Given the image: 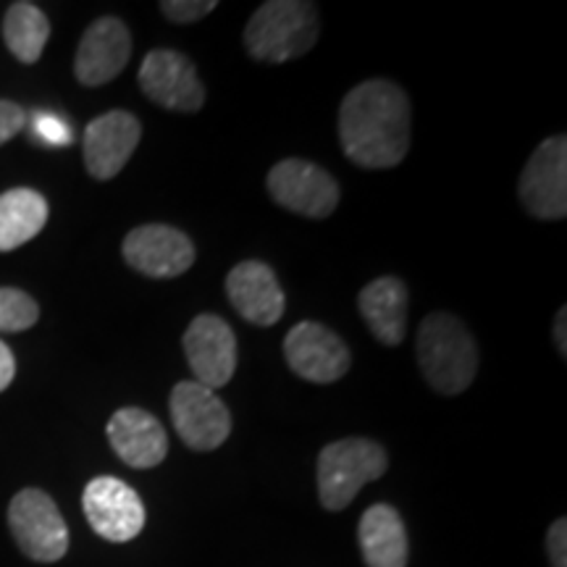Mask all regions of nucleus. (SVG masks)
Wrapping results in <instances>:
<instances>
[{
  "mask_svg": "<svg viewBox=\"0 0 567 567\" xmlns=\"http://www.w3.org/2000/svg\"><path fill=\"white\" fill-rule=\"evenodd\" d=\"M410 97L400 84L368 80L344 95L339 142L347 158L363 168H394L410 153Z\"/></svg>",
  "mask_w": 567,
  "mask_h": 567,
  "instance_id": "nucleus-1",
  "label": "nucleus"
},
{
  "mask_svg": "<svg viewBox=\"0 0 567 567\" xmlns=\"http://www.w3.org/2000/svg\"><path fill=\"white\" fill-rule=\"evenodd\" d=\"M417 365L436 394L457 396L478 373V347L467 326L450 313H431L417 326Z\"/></svg>",
  "mask_w": 567,
  "mask_h": 567,
  "instance_id": "nucleus-2",
  "label": "nucleus"
},
{
  "mask_svg": "<svg viewBox=\"0 0 567 567\" xmlns=\"http://www.w3.org/2000/svg\"><path fill=\"white\" fill-rule=\"evenodd\" d=\"M318 11L302 0H268L245 27V48L260 63H287L302 59L316 45Z\"/></svg>",
  "mask_w": 567,
  "mask_h": 567,
  "instance_id": "nucleus-3",
  "label": "nucleus"
},
{
  "mask_svg": "<svg viewBox=\"0 0 567 567\" xmlns=\"http://www.w3.org/2000/svg\"><path fill=\"white\" fill-rule=\"evenodd\" d=\"M389 467L386 450L373 439H342L323 446L318 455V496L321 505L339 513L358 496L360 488L381 478Z\"/></svg>",
  "mask_w": 567,
  "mask_h": 567,
  "instance_id": "nucleus-4",
  "label": "nucleus"
},
{
  "mask_svg": "<svg viewBox=\"0 0 567 567\" xmlns=\"http://www.w3.org/2000/svg\"><path fill=\"white\" fill-rule=\"evenodd\" d=\"M9 528L19 549L34 563H59L69 551V528L53 496L21 488L9 505Z\"/></svg>",
  "mask_w": 567,
  "mask_h": 567,
  "instance_id": "nucleus-5",
  "label": "nucleus"
},
{
  "mask_svg": "<svg viewBox=\"0 0 567 567\" xmlns=\"http://www.w3.org/2000/svg\"><path fill=\"white\" fill-rule=\"evenodd\" d=\"M268 195L276 205L305 218H329L339 205V184L321 166L305 158H284L268 172Z\"/></svg>",
  "mask_w": 567,
  "mask_h": 567,
  "instance_id": "nucleus-6",
  "label": "nucleus"
},
{
  "mask_svg": "<svg viewBox=\"0 0 567 567\" xmlns=\"http://www.w3.org/2000/svg\"><path fill=\"white\" fill-rule=\"evenodd\" d=\"M168 413L176 434L189 450L213 452L231 434V413L221 396L197 381H179L172 389Z\"/></svg>",
  "mask_w": 567,
  "mask_h": 567,
  "instance_id": "nucleus-7",
  "label": "nucleus"
},
{
  "mask_svg": "<svg viewBox=\"0 0 567 567\" xmlns=\"http://www.w3.org/2000/svg\"><path fill=\"white\" fill-rule=\"evenodd\" d=\"M523 208L542 221L567 216V140L565 134L544 140L530 155L517 182Z\"/></svg>",
  "mask_w": 567,
  "mask_h": 567,
  "instance_id": "nucleus-8",
  "label": "nucleus"
},
{
  "mask_svg": "<svg viewBox=\"0 0 567 567\" xmlns=\"http://www.w3.org/2000/svg\"><path fill=\"white\" fill-rule=\"evenodd\" d=\"M284 358L295 375L310 384H334L350 371V347L323 323L302 321L284 339Z\"/></svg>",
  "mask_w": 567,
  "mask_h": 567,
  "instance_id": "nucleus-9",
  "label": "nucleus"
},
{
  "mask_svg": "<svg viewBox=\"0 0 567 567\" xmlns=\"http://www.w3.org/2000/svg\"><path fill=\"white\" fill-rule=\"evenodd\" d=\"M82 509L90 528L105 542L126 544L145 528V505L122 478H92L82 494Z\"/></svg>",
  "mask_w": 567,
  "mask_h": 567,
  "instance_id": "nucleus-10",
  "label": "nucleus"
},
{
  "mask_svg": "<svg viewBox=\"0 0 567 567\" xmlns=\"http://www.w3.org/2000/svg\"><path fill=\"white\" fill-rule=\"evenodd\" d=\"M140 87L147 101L174 113H197L205 87L193 59L179 51H151L140 66Z\"/></svg>",
  "mask_w": 567,
  "mask_h": 567,
  "instance_id": "nucleus-11",
  "label": "nucleus"
},
{
  "mask_svg": "<svg viewBox=\"0 0 567 567\" xmlns=\"http://www.w3.org/2000/svg\"><path fill=\"white\" fill-rule=\"evenodd\" d=\"M130 268L151 279H176L195 264V245L187 234L168 224H145L132 229L122 245Z\"/></svg>",
  "mask_w": 567,
  "mask_h": 567,
  "instance_id": "nucleus-12",
  "label": "nucleus"
},
{
  "mask_svg": "<svg viewBox=\"0 0 567 567\" xmlns=\"http://www.w3.org/2000/svg\"><path fill=\"white\" fill-rule=\"evenodd\" d=\"M184 354L197 384L216 392L237 371V337L224 318L203 313L184 331Z\"/></svg>",
  "mask_w": 567,
  "mask_h": 567,
  "instance_id": "nucleus-13",
  "label": "nucleus"
},
{
  "mask_svg": "<svg viewBox=\"0 0 567 567\" xmlns=\"http://www.w3.org/2000/svg\"><path fill=\"white\" fill-rule=\"evenodd\" d=\"M142 140L140 118L130 111H109L87 124L82 137L84 168L92 179L109 182L130 163Z\"/></svg>",
  "mask_w": 567,
  "mask_h": 567,
  "instance_id": "nucleus-14",
  "label": "nucleus"
},
{
  "mask_svg": "<svg viewBox=\"0 0 567 567\" xmlns=\"http://www.w3.org/2000/svg\"><path fill=\"white\" fill-rule=\"evenodd\" d=\"M132 59V34L116 17H103L84 30L76 48L74 74L84 87H103L116 80Z\"/></svg>",
  "mask_w": 567,
  "mask_h": 567,
  "instance_id": "nucleus-15",
  "label": "nucleus"
},
{
  "mask_svg": "<svg viewBox=\"0 0 567 567\" xmlns=\"http://www.w3.org/2000/svg\"><path fill=\"white\" fill-rule=\"evenodd\" d=\"M231 308L252 326H274L287 310V297L274 268L260 260H243L226 276Z\"/></svg>",
  "mask_w": 567,
  "mask_h": 567,
  "instance_id": "nucleus-16",
  "label": "nucleus"
},
{
  "mask_svg": "<svg viewBox=\"0 0 567 567\" xmlns=\"http://www.w3.org/2000/svg\"><path fill=\"white\" fill-rule=\"evenodd\" d=\"M109 442L122 463L137 471L158 467L168 455V434L161 421L142 408H122L111 415Z\"/></svg>",
  "mask_w": 567,
  "mask_h": 567,
  "instance_id": "nucleus-17",
  "label": "nucleus"
},
{
  "mask_svg": "<svg viewBox=\"0 0 567 567\" xmlns=\"http://www.w3.org/2000/svg\"><path fill=\"white\" fill-rule=\"evenodd\" d=\"M358 308L371 334L381 344L396 347L408 334V310L410 295L408 287L394 276H381L363 287L358 297Z\"/></svg>",
  "mask_w": 567,
  "mask_h": 567,
  "instance_id": "nucleus-18",
  "label": "nucleus"
},
{
  "mask_svg": "<svg viewBox=\"0 0 567 567\" xmlns=\"http://www.w3.org/2000/svg\"><path fill=\"white\" fill-rule=\"evenodd\" d=\"M358 542L368 567H408V530L392 505L368 507L358 526Z\"/></svg>",
  "mask_w": 567,
  "mask_h": 567,
  "instance_id": "nucleus-19",
  "label": "nucleus"
},
{
  "mask_svg": "<svg viewBox=\"0 0 567 567\" xmlns=\"http://www.w3.org/2000/svg\"><path fill=\"white\" fill-rule=\"evenodd\" d=\"M48 216L51 208L38 189L17 187L0 195V252L32 243L45 229Z\"/></svg>",
  "mask_w": 567,
  "mask_h": 567,
  "instance_id": "nucleus-20",
  "label": "nucleus"
},
{
  "mask_svg": "<svg viewBox=\"0 0 567 567\" xmlns=\"http://www.w3.org/2000/svg\"><path fill=\"white\" fill-rule=\"evenodd\" d=\"M48 38H51V21H48L45 11H40L34 3H27V0L9 6L3 19V40L13 59L21 63H38L48 45Z\"/></svg>",
  "mask_w": 567,
  "mask_h": 567,
  "instance_id": "nucleus-21",
  "label": "nucleus"
},
{
  "mask_svg": "<svg viewBox=\"0 0 567 567\" xmlns=\"http://www.w3.org/2000/svg\"><path fill=\"white\" fill-rule=\"evenodd\" d=\"M40 318V305L17 287H0V334H19L32 329Z\"/></svg>",
  "mask_w": 567,
  "mask_h": 567,
  "instance_id": "nucleus-22",
  "label": "nucleus"
},
{
  "mask_svg": "<svg viewBox=\"0 0 567 567\" xmlns=\"http://www.w3.org/2000/svg\"><path fill=\"white\" fill-rule=\"evenodd\" d=\"M161 11L174 24H195L216 11V0H163Z\"/></svg>",
  "mask_w": 567,
  "mask_h": 567,
  "instance_id": "nucleus-23",
  "label": "nucleus"
},
{
  "mask_svg": "<svg viewBox=\"0 0 567 567\" xmlns=\"http://www.w3.org/2000/svg\"><path fill=\"white\" fill-rule=\"evenodd\" d=\"M27 126V111L19 103L0 101V147L11 142Z\"/></svg>",
  "mask_w": 567,
  "mask_h": 567,
  "instance_id": "nucleus-24",
  "label": "nucleus"
},
{
  "mask_svg": "<svg viewBox=\"0 0 567 567\" xmlns=\"http://www.w3.org/2000/svg\"><path fill=\"white\" fill-rule=\"evenodd\" d=\"M34 134L48 145H69L71 142V126L63 124L59 116H45V113L34 122Z\"/></svg>",
  "mask_w": 567,
  "mask_h": 567,
  "instance_id": "nucleus-25",
  "label": "nucleus"
},
{
  "mask_svg": "<svg viewBox=\"0 0 567 567\" xmlns=\"http://www.w3.org/2000/svg\"><path fill=\"white\" fill-rule=\"evenodd\" d=\"M567 520L559 517V520L551 523L549 536H547V551L551 567H567Z\"/></svg>",
  "mask_w": 567,
  "mask_h": 567,
  "instance_id": "nucleus-26",
  "label": "nucleus"
},
{
  "mask_svg": "<svg viewBox=\"0 0 567 567\" xmlns=\"http://www.w3.org/2000/svg\"><path fill=\"white\" fill-rule=\"evenodd\" d=\"M13 375H17V358H13L11 347L0 342V392H6L11 386Z\"/></svg>",
  "mask_w": 567,
  "mask_h": 567,
  "instance_id": "nucleus-27",
  "label": "nucleus"
},
{
  "mask_svg": "<svg viewBox=\"0 0 567 567\" xmlns=\"http://www.w3.org/2000/svg\"><path fill=\"white\" fill-rule=\"evenodd\" d=\"M565 326H567V310L559 308V313H557V318H555V344H557V350H559V354H563V358L567 354Z\"/></svg>",
  "mask_w": 567,
  "mask_h": 567,
  "instance_id": "nucleus-28",
  "label": "nucleus"
}]
</instances>
